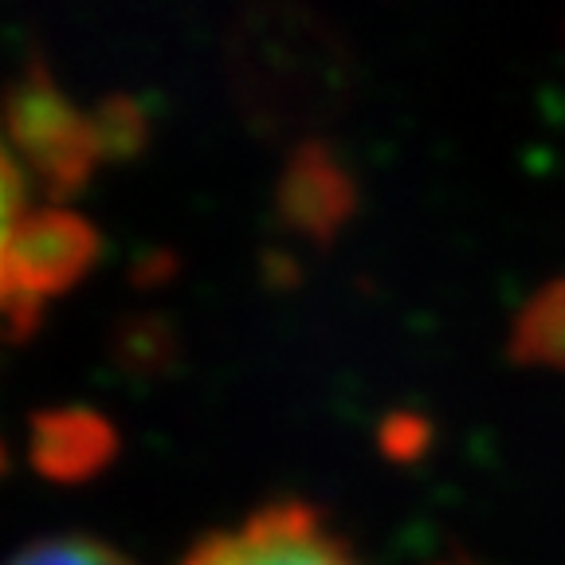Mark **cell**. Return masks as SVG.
Masks as SVG:
<instances>
[{"label":"cell","mask_w":565,"mask_h":565,"mask_svg":"<svg viewBox=\"0 0 565 565\" xmlns=\"http://www.w3.org/2000/svg\"><path fill=\"white\" fill-rule=\"evenodd\" d=\"M87 244L60 221L35 216L28 181L0 141V330L28 322L40 299L75 275Z\"/></svg>","instance_id":"6da1fadb"},{"label":"cell","mask_w":565,"mask_h":565,"mask_svg":"<svg viewBox=\"0 0 565 565\" xmlns=\"http://www.w3.org/2000/svg\"><path fill=\"white\" fill-rule=\"evenodd\" d=\"M181 565H362L310 507H264L239 526L212 534Z\"/></svg>","instance_id":"7a4b0ae2"},{"label":"cell","mask_w":565,"mask_h":565,"mask_svg":"<svg viewBox=\"0 0 565 565\" xmlns=\"http://www.w3.org/2000/svg\"><path fill=\"white\" fill-rule=\"evenodd\" d=\"M514 353L530 365L565 370V279L534 295L514 330Z\"/></svg>","instance_id":"3957f363"},{"label":"cell","mask_w":565,"mask_h":565,"mask_svg":"<svg viewBox=\"0 0 565 565\" xmlns=\"http://www.w3.org/2000/svg\"><path fill=\"white\" fill-rule=\"evenodd\" d=\"M9 565H130L126 557H118L110 546L90 539H47L28 546L24 554H17Z\"/></svg>","instance_id":"277c9868"}]
</instances>
